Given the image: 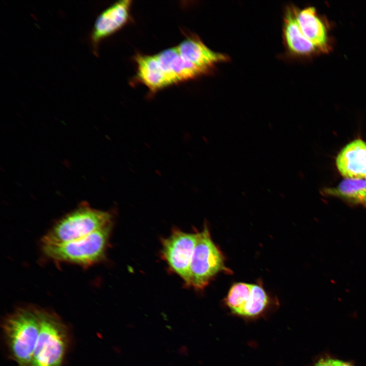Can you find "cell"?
I'll return each instance as SVG.
<instances>
[{
	"instance_id": "obj_9",
	"label": "cell",
	"mask_w": 366,
	"mask_h": 366,
	"mask_svg": "<svg viewBox=\"0 0 366 366\" xmlns=\"http://www.w3.org/2000/svg\"><path fill=\"white\" fill-rule=\"evenodd\" d=\"M337 167L345 178L366 177V142L356 139L347 144L336 158Z\"/></svg>"
},
{
	"instance_id": "obj_13",
	"label": "cell",
	"mask_w": 366,
	"mask_h": 366,
	"mask_svg": "<svg viewBox=\"0 0 366 366\" xmlns=\"http://www.w3.org/2000/svg\"><path fill=\"white\" fill-rule=\"evenodd\" d=\"M135 58L137 65L136 78L151 93L174 84L156 55L138 54Z\"/></svg>"
},
{
	"instance_id": "obj_14",
	"label": "cell",
	"mask_w": 366,
	"mask_h": 366,
	"mask_svg": "<svg viewBox=\"0 0 366 366\" xmlns=\"http://www.w3.org/2000/svg\"><path fill=\"white\" fill-rule=\"evenodd\" d=\"M326 195L366 206V181L362 178H345L335 187L325 188Z\"/></svg>"
},
{
	"instance_id": "obj_19",
	"label": "cell",
	"mask_w": 366,
	"mask_h": 366,
	"mask_svg": "<svg viewBox=\"0 0 366 366\" xmlns=\"http://www.w3.org/2000/svg\"><path fill=\"white\" fill-rule=\"evenodd\" d=\"M365 181H366V177L365 178Z\"/></svg>"
},
{
	"instance_id": "obj_12",
	"label": "cell",
	"mask_w": 366,
	"mask_h": 366,
	"mask_svg": "<svg viewBox=\"0 0 366 366\" xmlns=\"http://www.w3.org/2000/svg\"><path fill=\"white\" fill-rule=\"evenodd\" d=\"M155 55L173 84L195 79L206 73L184 59L176 46Z\"/></svg>"
},
{
	"instance_id": "obj_2",
	"label": "cell",
	"mask_w": 366,
	"mask_h": 366,
	"mask_svg": "<svg viewBox=\"0 0 366 366\" xmlns=\"http://www.w3.org/2000/svg\"><path fill=\"white\" fill-rule=\"evenodd\" d=\"M113 214L92 208L86 202L57 220L41 240L42 243H60L83 237L113 223Z\"/></svg>"
},
{
	"instance_id": "obj_8",
	"label": "cell",
	"mask_w": 366,
	"mask_h": 366,
	"mask_svg": "<svg viewBox=\"0 0 366 366\" xmlns=\"http://www.w3.org/2000/svg\"><path fill=\"white\" fill-rule=\"evenodd\" d=\"M176 47L184 59L206 73L216 64L228 59L227 55L209 48L196 36L188 37Z\"/></svg>"
},
{
	"instance_id": "obj_3",
	"label": "cell",
	"mask_w": 366,
	"mask_h": 366,
	"mask_svg": "<svg viewBox=\"0 0 366 366\" xmlns=\"http://www.w3.org/2000/svg\"><path fill=\"white\" fill-rule=\"evenodd\" d=\"M39 309H17L6 320L4 330L13 358L19 366H30L40 331Z\"/></svg>"
},
{
	"instance_id": "obj_15",
	"label": "cell",
	"mask_w": 366,
	"mask_h": 366,
	"mask_svg": "<svg viewBox=\"0 0 366 366\" xmlns=\"http://www.w3.org/2000/svg\"><path fill=\"white\" fill-rule=\"evenodd\" d=\"M253 284L238 282L229 289L225 302L231 311L240 315L243 309L251 302L253 295Z\"/></svg>"
},
{
	"instance_id": "obj_5",
	"label": "cell",
	"mask_w": 366,
	"mask_h": 366,
	"mask_svg": "<svg viewBox=\"0 0 366 366\" xmlns=\"http://www.w3.org/2000/svg\"><path fill=\"white\" fill-rule=\"evenodd\" d=\"M40 331L30 366H61L67 344L64 326L52 314L39 309Z\"/></svg>"
},
{
	"instance_id": "obj_7",
	"label": "cell",
	"mask_w": 366,
	"mask_h": 366,
	"mask_svg": "<svg viewBox=\"0 0 366 366\" xmlns=\"http://www.w3.org/2000/svg\"><path fill=\"white\" fill-rule=\"evenodd\" d=\"M131 1L124 0L113 4L97 17L90 34V42L97 55L100 42L121 28L130 17Z\"/></svg>"
},
{
	"instance_id": "obj_11",
	"label": "cell",
	"mask_w": 366,
	"mask_h": 366,
	"mask_svg": "<svg viewBox=\"0 0 366 366\" xmlns=\"http://www.w3.org/2000/svg\"><path fill=\"white\" fill-rule=\"evenodd\" d=\"M296 19L304 36L320 53H328L331 49L325 24L313 7L297 10Z\"/></svg>"
},
{
	"instance_id": "obj_6",
	"label": "cell",
	"mask_w": 366,
	"mask_h": 366,
	"mask_svg": "<svg viewBox=\"0 0 366 366\" xmlns=\"http://www.w3.org/2000/svg\"><path fill=\"white\" fill-rule=\"evenodd\" d=\"M196 233H188L174 229L162 242L161 256L170 269L186 284L189 269L197 241Z\"/></svg>"
},
{
	"instance_id": "obj_10",
	"label": "cell",
	"mask_w": 366,
	"mask_h": 366,
	"mask_svg": "<svg viewBox=\"0 0 366 366\" xmlns=\"http://www.w3.org/2000/svg\"><path fill=\"white\" fill-rule=\"evenodd\" d=\"M297 10L294 6H288L285 11L283 35L286 48L291 54L298 56L320 53L302 33L296 19Z\"/></svg>"
},
{
	"instance_id": "obj_4",
	"label": "cell",
	"mask_w": 366,
	"mask_h": 366,
	"mask_svg": "<svg viewBox=\"0 0 366 366\" xmlns=\"http://www.w3.org/2000/svg\"><path fill=\"white\" fill-rule=\"evenodd\" d=\"M197 241L185 284L194 289L204 288L218 273L231 271L225 265L223 254L212 241L206 225L197 232Z\"/></svg>"
},
{
	"instance_id": "obj_1",
	"label": "cell",
	"mask_w": 366,
	"mask_h": 366,
	"mask_svg": "<svg viewBox=\"0 0 366 366\" xmlns=\"http://www.w3.org/2000/svg\"><path fill=\"white\" fill-rule=\"evenodd\" d=\"M112 224L83 237L60 243H42V251L48 259L86 267L106 256Z\"/></svg>"
},
{
	"instance_id": "obj_17",
	"label": "cell",
	"mask_w": 366,
	"mask_h": 366,
	"mask_svg": "<svg viewBox=\"0 0 366 366\" xmlns=\"http://www.w3.org/2000/svg\"><path fill=\"white\" fill-rule=\"evenodd\" d=\"M334 358L329 355L321 356L316 362L314 366H334Z\"/></svg>"
},
{
	"instance_id": "obj_18",
	"label": "cell",
	"mask_w": 366,
	"mask_h": 366,
	"mask_svg": "<svg viewBox=\"0 0 366 366\" xmlns=\"http://www.w3.org/2000/svg\"><path fill=\"white\" fill-rule=\"evenodd\" d=\"M334 366H355L352 362L334 358Z\"/></svg>"
},
{
	"instance_id": "obj_16",
	"label": "cell",
	"mask_w": 366,
	"mask_h": 366,
	"mask_svg": "<svg viewBox=\"0 0 366 366\" xmlns=\"http://www.w3.org/2000/svg\"><path fill=\"white\" fill-rule=\"evenodd\" d=\"M268 301V296L264 289L260 285L254 284L252 300L240 315L247 317L258 316L266 308Z\"/></svg>"
}]
</instances>
